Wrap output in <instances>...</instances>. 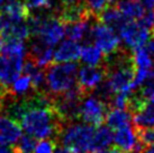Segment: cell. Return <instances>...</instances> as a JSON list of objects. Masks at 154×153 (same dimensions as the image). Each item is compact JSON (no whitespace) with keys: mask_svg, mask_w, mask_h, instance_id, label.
Here are the masks:
<instances>
[{"mask_svg":"<svg viewBox=\"0 0 154 153\" xmlns=\"http://www.w3.org/2000/svg\"><path fill=\"white\" fill-rule=\"evenodd\" d=\"M20 127L36 140H54L59 142L65 125L53 107H30L19 122Z\"/></svg>","mask_w":154,"mask_h":153,"instance_id":"1","label":"cell"},{"mask_svg":"<svg viewBox=\"0 0 154 153\" xmlns=\"http://www.w3.org/2000/svg\"><path fill=\"white\" fill-rule=\"evenodd\" d=\"M2 53L0 56V86L10 89L15 81L20 76L26 56L24 42H2Z\"/></svg>","mask_w":154,"mask_h":153,"instance_id":"2","label":"cell"},{"mask_svg":"<svg viewBox=\"0 0 154 153\" xmlns=\"http://www.w3.org/2000/svg\"><path fill=\"white\" fill-rule=\"evenodd\" d=\"M79 65L75 62L52 63L46 68V91L59 96L77 86Z\"/></svg>","mask_w":154,"mask_h":153,"instance_id":"3","label":"cell"},{"mask_svg":"<svg viewBox=\"0 0 154 153\" xmlns=\"http://www.w3.org/2000/svg\"><path fill=\"white\" fill-rule=\"evenodd\" d=\"M94 126L88 124L65 125L61 133L59 142L72 153H88L91 150V142L94 134ZM57 142V143H59Z\"/></svg>","mask_w":154,"mask_h":153,"instance_id":"4","label":"cell"},{"mask_svg":"<svg viewBox=\"0 0 154 153\" xmlns=\"http://www.w3.org/2000/svg\"><path fill=\"white\" fill-rule=\"evenodd\" d=\"M79 86H74L66 92L53 97V108L57 116L64 124L73 123L80 119L81 105L83 99L87 97Z\"/></svg>","mask_w":154,"mask_h":153,"instance_id":"5","label":"cell"},{"mask_svg":"<svg viewBox=\"0 0 154 153\" xmlns=\"http://www.w3.org/2000/svg\"><path fill=\"white\" fill-rule=\"evenodd\" d=\"M109 111V105L94 95H88L82 101L80 118L88 125L98 127L106 120Z\"/></svg>","mask_w":154,"mask_h":153,"instance_id":"6","label":"cell"},{"mask_svg":"<svg viewBox=\"0 0 154 153\" xmlns=\"http://www.w3.org/2000/svg\"><path fill=\"white\" fill-rule=\"evenodd\" d=\"M119 37L124 42L125 47L128 50H135L137 47L145 46L153 35L150 28L143 26L138 20H129L120 32Z\"/></svg>","mask_w":154,"mask_h":153,"instance_id":"7","label":"cell"},{"mask_svg":"<svg viewBox=\"0 0 154 153\" xmlns=\"http://www.w3.org/2000/svg\"><path fill=\"white\" fill-rule=\"evenodd\" d=\"M106 79V70L103 65L90 67L83 65L78 73L77 85L86 95H91L97 87Z\"/></svg>","mask_w":154,"mask_h":153,"instance_id":"8","label":"cell"},{"mask_svg":"<svg viewBox=\"0 0 154 153\" xmlns=\"http://www.w3.org/2000/svg\"><path fill=\"white\" fill-rule=\"evenodd\" d=\"M94 42L96 46L103 52L105 55H109L120 47L119 37L110 28L101 23H94Z\"/></svg>","mask_w":154,"mask_h":153,"instance_id":"9","label":"cell"},{"mask_svg":"<svg viewBox=\"0 0 154 153\" xmlns=\"http://www.w3.org/2000/svg\"><path fill=\"white\" fill-rule=\"evenodd\" d=\"M54 13L61 23L64 25L86 21L89 20L91 17H94L85 4V1H79L77 4L69 5V6H60L59 8L55 9Z\"/></svg>","mask_w":154,"mask_h":153,"instance_id":"10","label":"cell"},{"mask_svg":"<svg viewBox=\"0 0 154 153\" xmlns=\"http://www.w3.org/2000/svg\"><path fill=\"white\" fill-rule=\"evenodd\" d=\"M27 56H29L38 65L45 69L50 64L53 63L52 61L54 60V51H53V47L47 45L42 39L33 37V39L30 41L29 52Z\"/></svg>","mask_w":154,"mask_h":153,"instance_id":"11","label":"cell"},{"mask_svg":"<svg viewBox=\"0 0 154 153\" xmlns=\"http://www.w3.org/2000/svg\"><path fill=\"white\" fill-rule=\"evenodd\" d=\"M22 136L20 125L7 116H0V144L11 145L16 144Z\"/></svg>","mask_w":154,"mask_h":153,"instance_id":"12","label":"cell"},{"mask_svg":"<svg viewBox=\"0 0 154 153\" xmlns=\"http://www.w3.org/2000/svg\"><path fill=\"white\" fill-rule=\"evenodd\" d=\"M99 23L107 26L108 28H110L115 34L119 36L120 32L124 30V27L127 25L129 19L125 17L123 14L119 11V9L116 7H107L100 14L97 18Z\"/></svg>","mask_w":154,"mask_h":153,"instance_id":"13","label":"cell"},{"mask_svg":"<svg viewBox=\"0 0 154 153\" xmlns=\"http://www.w3.org/2000/svg\"><path fill=\"white\" fill-rule=\"evenodd\" d=\"M114 142L116 148L123 153H131L138 143L136 130L131 126L117 130L114 134Z\"/></svg>","mask_w":154,"mask_h":153,"instance_id":"14","label":"cell"},{"mask_svg":"<svg viewBox=\"0 0 154 153\" xmlns=\"http://www.w3.org/2000/svg\"><path fill=\"white\" fill-rule=\"evenodd\" d=\"M81 55V47L74 41L66 39L61 43L54 51V62L55 63H68L77 61Z\"/></svg>","mask_w":154,"mask_h":153,"instance_id":"15","label":"cell"},{"mask_svg":"<svg viewBox=\"0 0 154 153\" xmlns=\"http://www.w3.org/2000/svg\"><path fill=\"white\" fill-rule=\"evenodd\" d=\"M133 124L135 130L154 127V98L147 100L141 111L133 115Z\"/></svg>","mask_w":154,"mask_h":153,"instance_id":"16","label":"cell"},{"mask_svg":"<svg viewBox=\"0 0 154 153\" xmlns=\"http://www.w3.org/2000/svg\"><path fill=\"white\" fill-rule=\"evenodd\" d=\"M112 142H114V134L111 132V128L109 126L100 125L94 130L90 152L94 153L97 151L108 149Z\"/></svg>","mask_w":154,"mask_h":153,"instance_id":"17","label":"cell"},{"mask_svg":"<svg viewBox=\"0 0 154 153\" xmlns=\"http://www.w3.org/2000/svg\"><path fill=\"white\" fill-rule=\"evenodd\" d=\"M133 122V115L126 109L110 108L106 117V123L111 130H120V128L131 126Z\"/></svg>","mask_w":154,"mask_h":153,"instance_id":"18","label":"cell"},{"mask_svg":"<svg viewBox=\"0 0 154 153\" xmlns=\"http://www.w3.org/2000/svg\"><path fill=\"white\" fill-rule=\"evenodd\" d=\"M117 8L129 20H138L145 15V9L137 0H118Z\"/></svg>","mask_w":154,"mask_h":153,"instance_id":"19","label":"cell"},{"mask_svg":"<svg viewBox=\"0 0 154 153\" xmlns=\"http://www.w3.org/2000/svg\"><path fill=\"white\" fill-rule=\"evenodd\" d=\"M81 61L90 67L101 65L105 59V54L96 45L88 44L81 47Z\"/></svg>","mask_w":154,"mask_h":153,"instance_id":"20","label":"cell"},{"mask_svg":"<svg viewBox=\"0 0 154 153\" xmlns=\"http://www.w3.org/2000/svg\"><path fill=\"white\" fill-rule=\"evenodd\" d=\"M34 90L32 87V81H30L29 76H19L17 80L15 81L11 86V88L9 89V92L11 94L14 98H22L25 96H28L32 94Z\"/></svg>","mask_w":154,"mask_h":153,"instance_id":"21","label":"cell"},{"mask_svg":"<svg viewBox=\"0 0 154 153\" xmlns=\"http://www.w3.org/2000/svg\"><path fill=\"white\" fill-rule=\"evenodd\" d=\"M133 58L137 70H154V61L149 52L146 51L145 46L133 50Z\"/></svg>","mask_w":154,"mask_h":153,"instance_id":"22","label":"cell"},{"mask_svg":"<svg viewBox=\"0 0 154 153\" xmlns=\"http://www.w3.org/2000/svg\"><path fill=\"white\" fill-rule=\"evenodd\" d=\"M36 139L30 135H22L16 143V149L19 153H34L36 148Z\"/></svg>","mask_w":154,"mask_h":153,"instance_id":"23","label":"cell"},{"mask_svg":"<svg viewBox=\"0 0 154 153\" xmlns=\"http://www.w3.org/2000/svg\"><path fill=\"white\" fill-rule=\"evenodd\" d=\"M85 4L92 14V16L98 18V16L107 8V0H85Z\"/></svg>","mask_w":154,"mask_h":153,"instance_id":"24","label":"cell"},{"mask_svg":"<svg viewBox=\"0 0 154 153\" xmlns=\"http://www.w3.org/2000/svg\"><path fill=\"white\" fill-rule=\"evenodd\" d=\"M140 94L145 98L146 100H150L154 98V74L149 76L138 88Z\"/></svg>","mask_w":154,"mask_h":153,"instance_id":"25","label":"cell"},{"mask_svg":"<svg viewBox=\"0 0 154 153\" xmlns=\"http://www.w3.org/2000/svg\"><path fill=\"white\" fill-rule=\"evenodd\" d=\"M138 140L141 141L145 146H152L154 145V127L143 128V130H136Z\"/></svg>","mask_w":154,"mask_h":153,"instance_id":"26","label":"cell"},{"mask_svg":"<svg viewBox=\"0 0 154 153\" xmlns=\"http://www.w3.org/2000/svg\"><path fill=\"white\" fill-rule=\"evenodd\" d=\"M57 142L54 140H42L37 143L34 153H54Z\"/></svg>","mask_w":154,"mask_h":153,"instance_id":"27","label":"cell"},{"mask_svg":"<svg viewBox=\"0 0 154 153\" xmlns=\"http://www.w3.org/2000/svg\"><path fill=\"white\" fill-rule=\"evenodd\" d=\"M28 9H48L52 6L51 0H25Z\"/></svg>","mask_w":154,"mask_h":153,"instance_id":"28","label":"cell"},{"mask_svg":"<svg viewBox=\"0 0 154 153\" xmlns=\"http://www.w3.org/2000/svg\"><path fill=\"white\" fill-rule=\"evenodd\" d=\"M9 96H10L9 90L4 88L2 86H0V111H2L5 104H6V101H7V99H8Z\"/></svg>","mask_w":154,"mask_h":153,"instance_id":"29","label":"cell"},{"mask_svg":"<svg viewBox=\"0 0 154 153\" xmlns=\"http://www.w3.org/2000/svg\"><path fill=\"white\" fill-rule=\"evenodd\" d=\"M143 6L146 11H153L154 9V0H137Z\"/></svg>","mask_w":154,"mask_h":153,"instance_id":"30","label":"cell"},{"mask_svg":"<svg viewBox=\"0 0 154 153\" xmlns=\"http://www.w3.org/2000/svg\"><path fill=\"white\" fill-rule=\"evenodd\" d=\"M0 153H19L15 146H8V145L0 144Z\"/></svg>","mask_w":154,"mask_h":153,"instance_id":"31","label":"cell"},{"mask_svg":"<svg viewBox=\"0 0 154 153\" xmlns=\"http://www.w3.org/2000/svg\"><path fill=\"white\" fill-rule=\"evenodd\" d=\"M94 153H123L120 150H118L117 148H110V149H106V150H101V151H97V152Z\"/></svg>","mask_w":154,"mask_h":153,"instance_id":"32","label":"cell"},{"mask_svg":"<svg viewBox=\"0 0 154 153\" xmlns=\"http://www.w3.org/2000/svg\"><path fill=\"white\" fill-rule=\"evenodd\" d=\"M54 153H72V152H70V151H69L66 148L62 146V145H56Z\"/></svg>","mask_w":154,"mask_h":153,"instance_id":"33","label":"cell"},{"mask_svg":"<svg viewBox=\"0 0 154 153\" xmlns=\"http://www.w3.org/2000/svg\"><path fill=\"white\" fill-rule=\"evenodd\" d=\"M79 1H81V0H60V4L61 6H69V5L77 4Z\"/></svg>","mask_w":154,"mask_h":153,"instance_id":"34","label":"cell"},{"mask_svg":"<svg viewBox=\"0 0 154 153\" xmlns=\"http://www.w3.org/2000/svg\"><path fill=\"white\" fill-rule=\"evenodd\" d=\"M144 153H154V145H152V146H147L145 149V151H144Z\"/></svg>","mask_w":154,"mask_h":153,"instance_id":"35","label":"cell"},{"mask_svg":"<svg viewBox=\"0 0 154 153\" xmlns=\"http://www.w3.org/2000/svg\"><path fill=\"white\" fill-rule=\"evenodd\" d=\"M6 1H7V0H0V10L4 7V5L6 4Z\"/></svg>","mask_w":154,"mask_h":153,"instance_id":"36","label":"cell"},{"mask_svg":"<svg viewBox=\"0 0 154 153\" xmlns=\"http://www.w3.org/2000/svg\"><path fill=\"white\" fill-rule=\"evenodd\" d=\"M152 35L154 37V11H153V25H152Z\"/></svg>","mask_w":154,"mask_h":153,"instance_id":"37","label":"cell"},{"mask_svg":"<svg viewBox=\"0 0 154 153\" xmlns=\"http://www.w3.org/2000/svg\"><path fill=\"white\" fill-rule=\"evenodd\" d=\"M108 4H115V2H118V0H107Z\"/></svg>","mask_w":154,"mask_h":153,"instance_id":"38","label":"cell"},{"mask_svg":"<svg viewBox=\"0 0 154 153\" xmlns=\"http://www.w3.org/2000/svg\"><path fill=\"white\" fill-rule=\"evenodd\" d=\"M2 51V41H1V38H0V52Z\"/></svg>","mask_w":154,"mask_h":153,"instance_id":"39","label":"cell"}]
</instances>
